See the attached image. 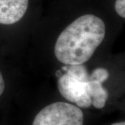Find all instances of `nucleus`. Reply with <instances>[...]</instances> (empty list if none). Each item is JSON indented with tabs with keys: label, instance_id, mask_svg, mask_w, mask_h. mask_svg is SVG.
Instances as JSON below:
<instances>
[{
	"label": "nucleus",
	"instance_id": "nucleus-1",
	"mask_svg": "<svg viewBox=\"0 0 125 125\" xmlns=\"http://www.w3.org/2000/svg\"><path fill=\"white\" fill-rule=\"evenodd\" d=\"M105 24L92 15H82L68 25L58 36L54 54L66 65H81L87 62L104 39Z\"/></svg>",
	"mask_w": 125,
	"mask_h": 125
},
{
	"label": "nucleus",
	"instance_id": "nucleus-2",
	"mask_svg": "<svg viewBox=\"0 0 125 125\" xmlns=\"http://www.w3.org/2000/svg\"><path fill=\"white\" fill-rule=\"evenodd\" d=\"M83 113L78 106L66 102L51 104L35 117L32 125H83Z\"/></svg>",
	"mask_w": 125,
	"mask_h": 125
},
{
	"label": "nucleus",
	"instance_id": "nucleus-3",
	"mask_svg": "<svg viewBox=\"0 0 125 125\" xmlns=\"http://www.w3.org/2000/svg\"><path fill=\"white\" fill-rule=\"evenodd\" d=\"M88 82L76 80L67 74H62L58 79V90L69 102L76 104L79 108H87L92 106L88 94Z\"/></svg>",
	"mask_w": 125,
	"mask_h": 125
},
{
	"label": "nucleus",
	"instance_id": "nucleus-4",
	"mask_svg": "<svg viewBox=\"0 0 125 125\" xmlns=\"http://www.w3.org/2000/svg\"><path fill=\"white\" fill-rule=\"evenodd\" d=\"M29 0H0V24L10 25L25 15Z\"/></svg>",
	"mask_w": 125,
	"mask_h": 125
},
{
	"label": "nucleus",
	"instance_id": "nucleus-5",
	"mask_svg": "<svg viewBox=\"0 0 125 125\" xmlns=\"http://www.w3.org/2000/svg\"><path fill=\"white\" fill-rule=\"evenodd\" d=\"M88 94L92 105L98 109L104 107L108 99V92L102 86V83L97 81L89 80L88 82Z\"/></svg>",
	"mask_w": 125,
	"mask_h": 125
},
{
	"label": "nucleus",
	"instance_id": "nucleus-6",
	"mask_svg": "<svg viewBox=\"0 0 125 125\" xmlns=\"http://www.w3.org/2000/svg\"><path fill=\"white\" fill-rule=\"evenodd\" d=\"M67 74L80 81L87 82L90 80V75L86 67L83 65H72L67 67Z\"/></svg>",
	"mask_w": 125,
	"mask_h": 125
},
{
	"label": "nucleus",
	"instance_id": "nucleus-7",
	"mask_svg": "<svg viewBox=\"0 0 125 125\" xmlns=\"http://www.w3.org/2000/svg\"><path fill=\"white\" fill-rule=\"evenodd\" d=\"M109 76L108 72L104 68H97L90 75V80L99 81L101 83L107 80Z\"/></svg>",
	"mask_w": 125,
	"mask_h": 125
},
{
	"label": "nucleus",
	"instance_id": "nucleus-8",
	"mask_svg": "<svg viewBox=\"0 0 125 125\" xmlns=\"http://www.w3.org/2000/svg\"><path fill=\"white\" fill-rule=\"evenodd\" d=\"M115 9L117 13L121 18H125V0H116L115 4Z\"/></svg>",
	"mask_w": 125,
	"mask_h": 125
},
{
	"label": "nucleus",
	"instance_id": "nucleus-9",
	"mask_svg": "<svg viewBox=\"0 0 125 125\" xmlns=\"http://www.w3.org/2000/svg\"><path fill=\"white\" fill-rule=\"evenodd\" d=\"M111 125H125V122H115V123H113Z\"/></svg>",
	"mask_w": 125,
	"mask_h": 125
},
{
	"label": "nucleus",
	"instance_id": "nucleus-10",
	"mask_svg": "<svg viewBox=\"0 0 125 125\" xmlns=\"http://www.w3.org/2000/svg\"><path fill=\"white\" fill-rule=\"evenodd\" d=\"M56 75L58 76V78H59L60 76H62V74H61V70H58V71L56 72Z\"/></svg>",
	"mask_w": 125,
	"mask_h": 125
}]
</instances>
